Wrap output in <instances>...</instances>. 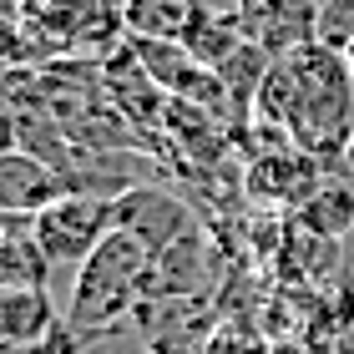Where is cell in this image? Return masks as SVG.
Instances as JSON below:
<instances>
[{
	"label": "cell",
	"mask_w": 354,
	"mask_h": 354,
	"mask_svg": "<svg viewBox=\"0 0 354 354\" xmlns=\"http://www.w3.org/2000/svg\"><path fill=\"white\" fill-rule=\"evenodd\" d=\"M253 122L283 127L304 152H314L319 162H334L354 137V71L344 51H329L314 41L294 56H279L253 102Z\"/></svg>",
	"instance_id": "obj_1"
},
{
	"label": "cell",
	"mask_w": 354,
	"mask_h": 354,
	"mask_svg": "<svg viewBox=\"0 0 354 354\" xmlns=\"http://www.w3.org/2000/svg\"><path fill=\"white\" fill-rule=\"evenodd\" d=\"M152 259L157 253L142 238H132L127 228H111L102 248L76 268V283L66 294V324L91 344L122 334L152 288Z\"/></svg>",
	"instance_id": "obj_2"
},
{
	"label": "cell",
	"mask_w": 354,
	"mask_h": 354,
	"mask_svg": "<svg viewBox=\"0 0 354 354\" xmlns=\"http://www.w3.org/2000/svg\"><path fill=\"white\" fill-rule=\"evenodd\" d=\"M127 329L152 354H207L223 334V304L207 294H147Z\"/></svg>",
	"instance_id": "obj_3"
},
{
	"label": "cell",
	"mask_w": 354,
	"mask_h": 354,
	"mask_svg": "<svg viewBox=\"0 0 354 354\" xmlns=\"http://www.w3.org/2000/svg\"><path fill=\"white\" fill-rule=\"evenodd\" d=\"M111 228H117V207L111 198H91V192H66L61 203L36 213V238L51 268H82Z\"/></svg>",
	"instance_id": "obj_4"
},
{
	"label": "cell",
	"mask_w": 354,
	"mask_h": 354,
	"mask_svg": "<svg viewBox=\"0 0 354 354\" xmlns=\"http://www.w3.org/2000/svg\"><path fill=\"white\" fill-rule=\"evenodd\" d=\"M324 183H329V162H319L314 152L294 147V142L248 157V172H243V192L248 198L259 207H268V213H288V218H294Z\"/></svg>",
	"instance_id": "obj_5"
},
{
	"label": "cell",
	"mask_w": 354,
	"mask_h": 354,
	"mask_svg": "<svg viewBox=\"0 0 354 354\" xmlns=\"http://www.w3.org/2000/svg\"><path fill=\"white\" fill-rule=\"evenodd\" d=\"M111 207H117V228H127L132 238H142L152 253L183 243V238L198 228L192 207H187L183 198H172V192H162V183H147V187L122 192Z\"/></svg>",
	"instance_id": "obj_6"
},
{
	"label": "cell",
	"mask_w": 354,
	"mask_h": 354,
	"mask_svg": "<svg viewBox=\"0 0 354 354\" xmlns=\"http://www.w3.org/2000/svg\"><path fill=\"white\" fill-rule=\"evenodd\" d=\"M71 192V183L61 177L56 162H46L41 152L6 147L0 157V213H46L51 203H61Z\"/></svg>",
	"instance_id": "obj_7"
},
{
	"label": "cell",
	"mask_w": 354,
	"mask_h": 354,
	"mask_svg": "<svg viewBox=\"0 0 354 354\" xmlns=\"http://www.w3.org/2000/svg\"><path fill=\"white\" fill-rule=\"evenodd\" d=\"M238 10H243L248 41L263 46L273 61L319 41V0H259V6H238Z\"/></svg>",
	"instance_id": "obj_8"
},
{
	"label": "cell",
	"mask_w": 354,
	"mask_h": 354,
	"mask_svg": "<svg viewBox=\"0 0 354 354\" xmlns=\"http://www.w3.org/2000/svg\"><path fill=\"white\" fill-rule=\"evenodd\" d=\"M218 279H223V263H218L213 243H207L203 228H192L183 243H172L152 259L147 294H207V299H218Z\"/></svg>",
	"instance_id": "obj_9"
},
{
	"label": "cell",
	"mask_w": 354,
	"mask_h": 354,
	"mask_svg": "<svg viewBox=\"0 0 354 354\" xmlns=\"http://www.w3.org/2000/svg\"><path fill=\"white\" fill-rule=\"evenodd\" d=\"M66 309H56L51 288H0V344L36 349L56 334Z\"/></svg>",
	"instance_id": "obj_10"
},
{
	"label": "cell",
	"mask_w": 354,
	"mask_h": 354,
	"mask_svg": "<svg viewBox=\"0 0 354 354\" xmlns=\"http://www.w3.org/2000/svg\"><path fill=\"white\" fill-rule=\"evenodd\" d=\"M0 288H46L51 259H46L36 218L30 213H0Z\"/></svg>",
	"instance_id": "obj_11"
},
{
	"label": "cell",
	"mask_w": 354,
	"mask_h": 354,
	"mask_svg": "<svg viewBox=\"0 0 354 354\" xmlns=\"http://www.w3.org/2000/svg\"><path fill=\"white\" fill-rule=\"evenodd\" d=\"M203 15H207L203 0H127V36L183 46Z\"/></svg>",
	"instance_id": "obj_12"
},
{
	"label": "cell",
	"mask_w": 354,
	"mask_h": 354,
	"mask_svg": "<svg viewBox=\"0 0 354 354\" xmlns=\"http://www.w3.org/2000/svg\"><path fill=\"white\" fill-rule=\"evenodd\" d=\"M192 56L203 61L207 71H218L228 56H238L248 46V26H243V10H207L203 21H198V30L183 41Z\"/></svg>",
	"instance_id": "obj_13"
},
{
	"label": "cell",
	"mask_w": 354,
	"mask_h": 354,
	"mask_svg": "<svg viewBox=\"0 0 354 354\" xmlns=\"http://www.w3.org/2000/svg\"><path fill=\"white\" fill-rule=\"evenodd\" d=\"M294 223L319 233V238H339L344 243V238H354V192L339 183V177H329V183L294 213Z\"/></svg>",
	"instance_id": "obj_14"
},
{
	"label": "cell",
	"mask_w": 354,
	"mask_h": 354,
	"mask_svg": "<svg viewBox=\"0 0 354 354\" xmlns=\"http://www.w3.org/2000/svg\"><path fill=\"white\" fill-rule=\"evenodd\" d=\"M319 46H329V51L354 46V0H324L319 6Z\"/></svg>",
	"instance_id": "obj_15"
},
{
	"label": "cell",
	"mask_w": 354,
	"mask_h": 354,
	"mask_svg": "<svg viewBox=\"0 0 354 354\" xmlns=\"http://www.w3.org/2000/svg\"><path fill=\"white\" fill-rule=\"evenodd\" d=\"M207 354H273V344H263V339H243L233 324H223V334L207 344Z\"/></svg>",
	"instance_id": "obj_16"
},
{
	"label": "cell",
	"mask_w": 354,
	"mask_h": 354,
	"mask_svg": "<svg viewBox=\"0 0 354 354\" xmlns=\"http://www.w3.org/2000/svg\"><path fill=\"white\" fill-rule=\"evenodd\" d=\"M46 6H51V0H0V15H6L10 26H26V21H36Z\"/></svg>",
	"instance_id": "obj_17"
},
{
	"label": "cell",
	"mask_w": 354,
	"mask_h": 354,
	"mask_svg": "<svg viewBox=\"0 0 354 354\" xmlns=\"http://www.w3.org/2000/svg\"><path fill=\"white\" fill-rule=\"evenodd\" d=\"M329 177H339V183L354 192V137L344 142V152L339 157H334V162H329Z\"/></svg>",
	"instance_id": "obj_18"
},
{
	"label": "cell",
	"mask_w": 354,
	"mask_h": 354,
	"mask_svg": "<svg viewBox=\"0 0 354 354\" xmlns=\"http://www.w3.org/2000/svg\"><path fill=\"white\" fill-rule=\"evenodd\" d=\"M273 354H314V349L299 344V339H273Z\"/></svg>",
	"instance_id": "obj_19"
},
{
	"label": "cell",
	"mask_w": 354,
	"mask_h": 354,
	"mask_svg": "<svg viewBox=\"0 0 354 354\" xmlns=\"http://www.w3.org/2000/svg\"><path fill=\"white\" fill-rule=\"evenodd\" d=\"M344 61H349V71H354V46H349V51H344Z\"/></svg>",
	"instance_id": "obj_20"
},
{
	"label": "cell",
	"mask_w": 354,
	"mask_h": 354,
	"mask_svg": "<svg viewBox=\"0 0 354 354\" xmlns=\"http://www.w3.org/2000/svg\"><path fill=\"white\" fill-rule=\"evenodd\" d=\"M238 6H259V0H238Z\"/></svg>",
	"instance_id": "obj_21"
}]
</instances>
